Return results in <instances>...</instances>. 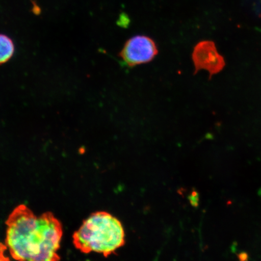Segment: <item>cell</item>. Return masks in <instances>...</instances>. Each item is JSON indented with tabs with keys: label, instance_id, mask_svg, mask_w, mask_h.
I'll return each instance as SVG.
<instances>
[{
	"label": "cell",
	"instance_id": "1",
	"mask_svg": "<svg viewBox=\"0 0 261 261\" xmlns=\"http://www.w3.org/2000/svg\"><path fill=\"white\" fill-rule=\"evenodd\" d=\"M5 246L13 259L55 261L60 259L63 230L51 212L36 215L27 205H18L6 221Z\"/></svg>",
	"mask_w": 261,
	"mask_h": 261
},
{
	"label": "cell",
	"instance_id": "2",
	"mask_svg": "<svg viewBox=\"0 0 261 261\" xmlns=\"http://www.w3.org/2000/svg\"><path fill=\"white\" fill-rule=\"evenodd\" d=\"M73 243L81 252H95L107 257L125 244V230L121 222L112 214L97 212L74 232Z\"/></svg>",
	"mask_w": 261,
	"mask_h": 261
},
{
	"label": "cell",
	"instance_id": "3",
	"mask_svg": "<svg viewBox=\"0 0 261 261\" xmlns=\"http://www.w3.org/2000/svg\"><path fill=\"white\" fill-rule=\"evenodd\" d=\"M158 48L152 38L137 35L126 42L119 57L129 67L151 62L158 54Z\"/></svg>",
	"mask_w": 261,
	"mask_h": 261
},
{
	"label": "cell",
	"instance_id": "4",
	"mask_svg": "<svg viewBox=\"0 0 261 261\" xmlns=\"http://www.w3.org/2000/svg\"><path fill=\"white\" fill-rule=\"evenodd\" d=\"M192 60L195 67L194 74L201 70L210 73V79L212 76L221 72L224 69L226 62L218 51L215 42L212 41H202L195 45Z\"/></svg>",
	"mask_w": 261,
	"mask_h": 261
},
{
	"label": "cell",
	"instance_id": "5",
	"mask_svg": "<svg viewBox=\"0 0 261 261\" xmlns=\"http://www.w3.org/2000/svg\"><path fill=\"white\" fill-rule=\"evenodd\" d=\"M15 45L8 36L0 34V65L7 63L14 56Z\"/></svg>",
	"mask_w": 261,
	"mask_h": 261
},
{
	"label": "cell",
	"instance_id": "6",
	"mask_svg": "<svg viewBox=\"0 0 261 261\" xmlns=\"http://www.w3.org/2000/svg\"><path fill=\"white\" fill-rule=\"evenodd\" d=\"M238 259L240 260H247L249 259V255L246 252H241L238 255Z\"/></svg>",
	"mask_w": 261,
	"mask_h": 261
}]
</instances>
